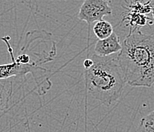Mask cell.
<instances>
[{
  "instance_id": "6",
  "label": "cell",
  "mask_w": 154,
  "mask_h": 132,
  "mask_svg": "<svg viewBox=\"0 0 154 132\" xmlns=\"http://www.w3.org/2000/svg\"><path fill=\"white\" fill-rule=\"evenodd\" d=\"M13 92L11 79L0 80V112H4L9 107Z\"/></svg>"
},
{
  "instance_id": "9",
  "label": "cell",
  "mask_w": 154,
  "mask_h": 132,
  "mask_svg": "<svg viewBox=\"0 0 154 132\" xmlns=\"http://www.w3.org/2000/svg\"><path fill=\"white\" fill-rule=\"evenodd\" d=\"M93 63H94V62H93V60H92L91 58V57L86 58V59H85L83 62L84 68H85V69H88L89 68L91 67L92 65H93Z\"/></svg>"
},
{
  "instance_id": "5",
  "label": "cell",
  "mask_w": 154,
  "mask_h": 132,
  "mask_svg": "<svg viewBox=\"0 0 154 132\" xmlns=\"http://www.w3.org/2000/svg\"><path fill=\"white\" fill-rule=\"evenodd\" d=\"M122 48V43L120 37L113 32L106 39L98 40L95 44L94 51L95 55L98 57H108L120 53Z\"/></svg>"
},
{
  "instance_id": "2",
  "label": "cell",
  "mask_w": 154,
  "mask_h": 132,
  "mask_svg": "<svg viewBox=\"0 0 154 132\" xmlns=\"http://www.w3.org/2000/svg\"><path fill=\"white\" fill-rule=\"evenodd\" d=\"M117 54L108 57L92 54L90 57L93 65L85 69V82L88 93L107 106L120 98L126 85Z\"/></svg>"
},
{
  "instance_id": "8",
  "label": "cell",
  "mask_w": 154,
  "mask_h": 132,
  "mask_svg": "<svg viewBox=\"0 0 154 132\" xmlns=\"http://www.w3.org/2000/svg\"><path fill=\"white\" fill-rule=\"evenodd\" d=\"M136 132H154V111L141 119Z\"/></svg>"
},
{
  "instance_id": "7",
  "label": "cell",
  "mask_w": 154,
  "mask_h": 132,
  "mask_svg": "<svg viewBox=\"0 0 154 132\" xmlns=\"http://www.w3.org/2000/svg\"><path fill=\"white\" fill-rule=\"evenodd\" d=\"M93 31L99 40H103L110 37L113 33V28L110 22L106 20L97 22L93 28Z\"/></svg>"
},
{
  "instance_id": "10",
  "label": "cell",
  "mask_w": 154,
  "mask_h": 132,
  "mask_svg": "<svg viewBox=\"0 0 154 132\" xmlns=\"http://www.w3.org/2000/svg\"><path fill=\"white\" fill-rule=\"evenodd\" d=\"M153 86H154V84H153ZM153 92H154V89H153Z\"/></svg>"
},
{
  "instance_id": "4",
  "label": "cell",
  "mask_w": 154,
  "mask_h": 132,
  "mask_svg": "<svg viewBox=\"0 0 154 132\" xmlns=\"http://www.w3.org/2000/svg\"><path fill=\"white\" fill-rule=\"evenodd\" d=\"M111 2L109 0H85L78 12V19L91 25L94 22L103 20L106 15L112 14Z\"/></svg>"
},
{
  "instance_id": "1",
  "label": "cell",
  "mask_w": 154,
  "mask_h": 132,
  "mask_svg": "<svg viewBox=\"0 0 154 132\" xmlns=\"http://www.w3.org/2000/svg\"><path fill=\"white\" fill-rule=\"evenodd\" d=\"M117 60L126 84L151 87L154 84V35L130 29Z\"/></svg>"
},
{
  "instance_id": "3",
  "label": "cell",
  "mask_w": 154,
  "mask_h": 132,
  "mask_svg": "<svg viewBox=\"0 0 154 132\" xmlns=\"http://www.w3.org/2000/svg\"><path fill=\"white\" fill-rule=\"evenodd\" d=\"M1 39L6 44L11 58V62L9 63L0 65V80H8L14 76H23L28 73H32L33 76L36 77L38 76H41L42 73H47V69L43 67H40L39 66L30 64L24 65L16 63L14 59L15 55H14L13 49L9 41L10 37L7 36V37H2Z\"/></svg>"
}]
</instances>
